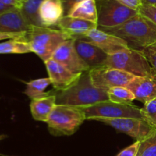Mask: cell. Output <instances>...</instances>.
<instances>
[{"mask_svg":"<svg viewBox=\"0 0 156 156\" xmlns=\"http://www.w3.org/2000/svg\"><path fill=\"white\" fill-rule=\"evenodd\" d=\"M98 28L123 39L130 48L140 50L156 44V24L140 13L117 27Z\"/></svg>","mask_w":156,"mask_h":156,"instance_id":"6da1fadb","label":"cell"},{"mask_svg":"<svg viewBox=\"0 0 156 156\" xmlns=\"http://www.w3.org/2000/svg\"><path fill=\"white\" fill-rule=\"evenodd\" d=\"M56 96L57 105L82 108L109 100L106 90L93 85L88 72L83 73L77 82Z\"/></svg>","mask_w":156,"mask_h":156,"instance_id":"7a4b0ae2","label":"cell"},{"mask_svg":"<svg viewBox=\"0 0 156 156\" xmlns=\"http://www.w3.org/2000/svg\"><path fill=\"white\" fill-rule=\"evenodd\" d=\"M70 39L74 38L63 30L39 26H30L27 36L32 52L44 62L51 59L58 47Z\"/></svg>","mask_w":156,"mask_h":156,"instance_id":"3957f363","label":"cell"},{"mask_svg":"<svg viewBox=\"0 0 156 156\" xmlns=\"http://www.w3.org/2000/svg\"><path fill=\"white\" fill-rule=\"evenodd\" d=\"M85 120L86 117L80 108L56 104L47 123L52 135L71 136L79 129Z\"/></svg>","mask_w":156,"mask_h":156,"instance_id":"277c9868","label":"cell"},{"mask_svg":"<svg viewBox=\"0 0 156 156\" xmlns=\"http://www.w3.org/2000/svg\"><path fill=\"white\" fill-rule=\"evenodd\" d=\"M102 66L117 69L135 77L156 75L141 50L128 48L112 55H108Z\"/></svg>","mask_w":156,"mask_h":156,"instance_id":"5b68a950","label":"cell"},{"mask_svg":"<svg viewBox=\"0 0 156 156\" xmlns=\"http://www.w3.org/2000/svg\"><path fill=\"white\" fill-rule=\"evenodd\" d=\"M80 108L85 113L86 120L96 118L143 119L141 108L133 105L114 103L110 100Z\"/></svg>","mask_w":156,"mask_h":156,"instance_id":"8992f818","label":"cell"},{"mask_svg":"<svg viewBox=\"0 0 156 156\" xmlns=\"http://www.w3.org/2000/svg\"><path fill=\"white\" fill-rule=\"evenodd\" d=\"M98 6V25L101 27H114L121 25L139 12L119 2L117 0H99Z\"/></svg>","mask_w":156,"mask_h":156,"instance_id":"52a82bcc","label":"cell"},{"mask_svg":"<svg viewBox=\"0 0 156 156\" xmlns=\"http://www.w3.org/2000/svg\"><path fill=\"white\" fill-rule=\"evenodd\" d=\"M93 85L107 91L114 87H126L135 76L117 69L101 66L88 71Z\"/></svg>","mask_w":156,"mask_h":156,"instance_id":"ba28073f","label":"cell"},{"mask_svg":"<svg viewBox=\"0 0 156 156\" xmlns=\"http://www.w3.org/2000/svg\"><path fill=\"white\" fill-rule=\"evenodd\" d=\"M94 120L109 125L120 132L133 137L138 142L147 139L156 128L151 126L144 119L96 118Z\"/></svg>","mask_w":156,"mask_h":156,"instance_id":"9c48e42d","label":"cell"},{"mask_svg":"<svg viewBox=\"0 0 156 156\" xmlns=\"http://www.w3.org/2000/svg\"><path fill=\"white\" fill-rule=\"evenodd\" d=\"M76 39H70L62 43L52 56V59L62 64L73 73L82 74L91 69L81 58L75 47Z\"/></svg>","mask_w":156,"mask_h":156,"instance_id":"30bf717a","label":"cell"},{"mask_svg":"<svg viewBox=\"0 0 156 156\" xmlns=\"http://www.w3.org/2000/svg\"><path fill=\"white\" fill-rule=\"evenodd\" d=\"M79 39H83L96 46L108 55L114 54L119 51L130 48L128 43L123 39L98 28L89 30Z\"/></svg>","mask_w":156,"mask_h":156,"instance_id":"8fae6325","label":"cell"},{"mask_svg":"<svg viewBox=\"0 0 156 156\" xmlns=\"http://www.w3.org/2000/svg\"><path fill=\"white\" fill-rule=\"evenodd\" d=\"M51 80V85L57 91H62L76 83L82 74L73 73L62 64L50 59L44 62Z\"/></svg>","mask_w":156,"mask_h":156,"instance_id":"7c38bea8","label":"cell"},{"mask_svg":"<svg viewBox=\"0 0 156 156\" xmlns=\"http://www.w3.org/2000/svg\"><path fill=\"white\" fill-rule=\"evenodd\" d=\"M136 100L146 104L156 98V75L145 77H134L126 85Z\"/></svg>","mask_w":156,"mask_h":156,"instance_id":"4fadbf2b","label":"cell"},{"mask_svg":"<svg viewBox=\"0 0 156 156\" xmlns=\"http://www.w3.org/2000/svg\"><path fill=\"white\" fill-rule=\"evenodd\" d=\"M75 47L79 56L88 64L90 69L102 66L108 56L100 48L83 39H76Z\"/></svg>","mask_w":156,"mask_h":156,"instance_id":"5bb4252c","label":"cell"},{"mask_svg":"<svg viewBox=\"0 0 156 156\" xmlns=\"http://www.w3.org/2000/svg\"><path fill=\"white\" fill-rule=\"evenodd\" d=\"M64 14L62 0H44L39 10L41 25L45 27L57 26Z\"/></svg>","mask_w":156,"mask_h":156,"instance_id":"9a60e30c","label":"cell"},{"mask_svg":"<svg viewBox=\"0 0 156 156\" xmlns=\"http://www.w3.org/2000/svg\"><path fill=\"white\" fill-rule=\"evenodd\" d=\"M57 27L59 30L69 34L74 39H79L89 30L98 28V25L91 21L64 15L59 21Z\"/></svg>","mask_w":156,"mask_h":156,"instance_id":"2e32d148","label":"cell"},{"mask_svg":"<svg viewBox=\"0 0 156 156\" xmlns=\"http://www.w3.org/2000/svg\"><path fill=\"white\" fill-rule=\"evenodd\" d=\"M30 28L19 9H12L0 15V32H27Z\"/></svg>","mask_w":156,"mask_h":156,"instance_id":"e0dca14e","label":"cell"},{"mask_svg":"<svg viewBox=\"0 0 156 156\" xmlns=\"http://www.w3.org/2000/svg\"><path fill=\"white\" fill-rule=\"evenodd\" d=\"M56 105V94L50 95L48 94L45 96L31 99L30 108L32 117L37 121L47 123Z\"/></svg>","mask_w":156,"mask_h":156,"instance_id":"ac0fdd59","label":"cell"},{"mask_svg":"<svg viewBox=\"0 0 156 156\" xmlns=\"http://www.w3.org/2000/svg\"><path fill=\"white\" fill-rule=\"evenodd\" d=\"M69 16L91 21L98 24V8L95 0H84L76 3L69 12Z\"/></svg>","mask_w":156,"mask_h":156,"instance_id":"d6986e66","label":"cell"},{"mask_svg":"<svg viewBox=\"0 0 156 156\" xmlns=\"http://www.w3.org/2000/svg\"><path fill=\"white\" fill-rule=\"evenodd\" d=\"M44 0H24L19 10L27 24L42 27L40 20L39 10Z\"/></svg>","mask_w":156,"mask_h":156,"instance_id":"ffe728a7","label":"cell"},{"mask_svg":"<svg viewBox=\"0 0 156 156\" xmlns=\"http://www.w3.org/2000/svg\"><path fill=\"white\" fill-rule=\"evenodd\" d=\"M27 87L24 91V94L30 99L42 97L48 94L45 90L50 85H51V80L50 78L35 79L26 83Z\"/></svg>","mask_w":156,"mask_h":156,"instance_id":"44dd1931","label":"cell"},{"mask_svg":"<svg viewBox=\"0 0 156 156\" xmlns=\"http://www.w3.org/2000/svg\"><path fill=\"white\" fill-rule=\"evenodd\" d=\"M31 52L30 44L27 41L9 40L0 43V54H23Z\"/></svg>","mask_w":156,"mask_h":156,"instance_id":"7402d4cb","label":"cell"},{"mask_svg":"<svg viewBox=\"0 0 156 156\" xmlns=\"http://www.w3.org/2000/svg\"><path fill=\"white\" fill-rule=\"evenodd\" d=\"M107 92L109 100L114 103L133 105L132 102L136 99L133 93L126 87H114Z\"/></svg>","mask_w":156,"mask_h":156,"instance_id":"603a6c76","label":"cell"},{"mask_svg":"<svg viewBox=\"0 0 156 156\" xmlns=\"http://www.w3.org/2000/svg\"><path fill=\"white\" fill-rule=\"evenodd\" d=\"M136 156H156V128L147 139L140 142Z\"/></svg>","mask_w":156,"mask_h":156,"instance_id":"cb8c5ba5","label":"cell"},{"mask_svg":"<svg viewBox=\"0 0 156 156\" xmlns=\"http://www.w3.org/2000/svg\"><path fill=\"white\" fill-rule=\"evenodd\" d=\"M141 113L146 121L153 127H156V98L144 104L143 108H141Z\"/></svg>","mask_w":156,"mask_h":156,"instance_id":"d4e9b609","label":"cell"},{"mask_svg":"<svg viewBox=\"0 0 156 156\" xmlns=\"http://www.w3.org/2000/svg\"><path fill=\"white\" fill-rule=\"evenodd\" d=\"M156 74V44L150 45L140 50Z\"/></svg>","mask_w":156,"mask_h":156,"instance_id":"484cf974","label":"cell"},{"mask_svg":"<svg viewBox=\"0 0 156 156\" xmlns=\"http://www.w3.org/2000/svg\"><path fill=\"white\" fill-rule=\"evenodd\" d=\"M139 13L156 24V6L143 5L139 10Z\"/></svg>","mask_w":156,"mask_h":156,"instance_id":"4316f807","label":"cell"},{"mask_svg":"<svg viewBox=\"0 0 156 156\" xmlns=\"http://www.w3.org/2000/svg\"><path fill=\"white\" fill-rule=\"evenodd\" d=\"M27 32H16V33L0 32V41H3V40H19V41H27Z\"/></svg>","mask_w":156,"mask_h":156,"instance_id":"83f0119b","label":"cell"},{"mask_svg":"<svg viewBox=\"0 0 156 156\" xmlns=\"http://www.w3.org/2000/svg\"><path fill=\"white\" fill-rule=\"evenodd\" d=\"M140 142L136 141L131 146L125 148L117 156H136L140 148Z\"/></svg>","mask_w":156,"mask_h":156,"instance_id":"f1b7e54d","label":"cell"},{"mask_svg":"<svg viewBox=\"0 0 156 156\" xmlns=\"http://www.w3.org/2000/svg\"><path fill=\"white\" fill-rule=\"evenodd\" d=\"M117 1L126 7L137 11V12H139L140 7L143 5L142 0H117Z\"/></svg>","mask_w":156,"mask_h":156,"instance_id":"f546056e","label":"cell"},{"mask_svg":"<svg viewBox=\"0 0 156 156\" xmlns=\"http://www.w3.org/2000/svg\"><path fill=\"white\" fill-rule=\"evenodd\" d=\"M82 1H84V0H62L64 8V13L66 14V15H68L69 12L73 7V5Z\"/></svg>","mask_w":156,"mask_h":156,"instance_id":"4dcf8cb0","label":"cell"},{"mask_svg":"<svg viewBox=\"0 0 156 156\" xmlns=\"http://www.w3.org/2000/svg\"><path fill=\"white\" fill-rule=\"evenodd\" d=\"M0 2L3 3V4L6 5L8 6L17 8V9H20L21 3H22L18 1V0H0Z\"/></svg>","mask_w":156,"mask_h":156,"instance_id":"1f68e13d","label":"cell"},{"mask_svg":"<svg viewBox=\"0 0 156 156\" xmlns=\"http://www.w3.org/2000/svg\"><path fill=\"white\" fill-rule=\"evenodd\" d=\"M17 9V8H14V7H11V6H8L6 5L3 4V3L0 2V15L4 12H8V11H10L12 9Z\"/></svg>","mask_w":156,"mask_h":156,"instance_id":"d6a6232c","label":"cell"},{"mask_svg":"<svg viewBox=\"0 0 156 156\" xmlns=\"http://www.w3.org/2000/svg\"><path fill=\"white\" fill-rule=\"evenodd\" d=\"M143 5L156 6V0H142Z\"/></svg>","mask_w":156,"mask_h":156,"instance_id":"836d02e7","label":"cell"},{"mask_svg":"<svg viewBox=\"0 0 156 156\" xmlns=\"http://www.w3.org/2000/svg\"><path fill=\"white\" fill-rule=\"evenodd\" d=\"M7 137V136L5 135H0V141H2V140H4L5 138H6Z\"/></svg>","mask_w":156,"mask_h":156,"instance_id":"e575fe53","label":"cell"},{"mask_svg":"<svg viewBox=\"0 0 156 156\" xmlns=\"http://www.w3.org/2000/svg\"><path fill=\"white\" fill-rule=\"evenodd\" d=\"M18 1H20V2H22L24 1V0H18Z\"/></svg>","mask_w":156,"mask_h":156,"instance_id":"d590c367","label":"cell"}]
</instances>
